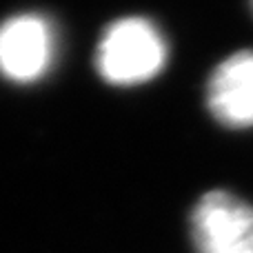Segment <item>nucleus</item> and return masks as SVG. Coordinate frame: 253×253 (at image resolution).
<instances>
[{
	"label": "nucleus",
	"mask_w": 253,
	"mask_h": 253,
	"mask_svg": "<svg viewBox=\"0 0 253 253\" xmlns=\"http://www.w3.org/2000/svg\"><path fill=\"white\" fill-rule=\"evenodd\" d=\"M167 62V42L153 22L123 18L107 27L96 53L100 76L111 84L129 87L151 80Z\"/></svg>",
	"instance_id": "obj_1"
},
{
	"label": "nucleus",
	"mask_w": 253,
	"mask_h": 253,
	"mask_svg": "<svg viewBox=\"0 0 253 253\" xmlns=\"http://www.w3.org/2000/svg\"><path fill=\"white\" fill-rule=\"evenodd\" d=\"M196 253H253V205L227 191H209L191 211Z\"/></svg>",
	"instance_id": "obj_2"
},
{
	"label": "nucleus",
	"mask_w": 253,
	"mask_h": 253,
	"mask_svg": "<svg viewBox=\"0 0 253 253\" xmlns=\"http://www.w3.org/2000/svg\"><path fill=\"white\" fill-rule=\"evenodd\" d=\"M56 56L53 27L36 13L9 18L0 25V74L16 83H31L47 74Z\"/></svg>",
	"instance_id": "obj_3"
},
{
	"label": "nucleus",
	"mask_w": 253,
	"mask_h": 253,
	"mask_svg": "<svg viewBox=\"0 0 253 253\" xmlns=\"http://www.w3.org/2000/svg\"><path fill=\"white\" fill-rule=\"evenodd\" d=\"M207 105L220 125L253 126V51H238L215 67L207 84Z\"/></svg>",
	"instance_id": "obj_4"
}]
</instances>
